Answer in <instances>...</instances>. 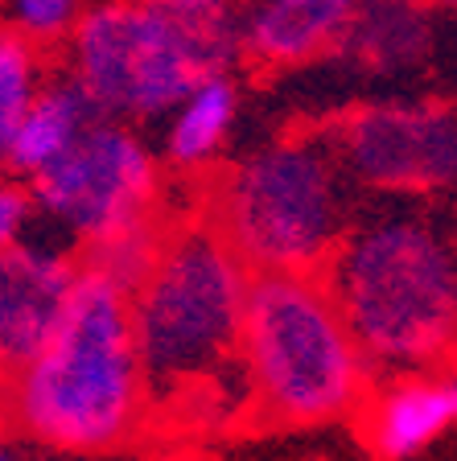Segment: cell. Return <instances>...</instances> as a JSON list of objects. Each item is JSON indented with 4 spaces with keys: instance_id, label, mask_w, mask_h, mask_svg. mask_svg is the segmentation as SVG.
<instances>
[{
    "instance_id": "3957f363",
    "label": "cell",
    "mask_w": 457,
    "mask_h": 461,
    "mask_svg": "<svg viewBox=\"0 0 457 461\" xmlns=\"http://www.w3.org/2000/svg\"><path fill=\"white\" fill-rule=\"evenodd\" d=\"M9 412L29 437L58 449H112L149 408L133 293L83 264L70 305L25 371L9 379Z\"/></svg>"
},
{
    "instance_id": "9c48e42d",
    "label": "cell",
    "mask_w": 457,
    "mask_h": 461,
    "mask_svg": "<svg viewBox=\"0 0 457 461\" xmlns=\"http://www.w3.org/2000/svg\"><path fill=\"white\" fill-rule=\"evenodd\" d=\"M75 280L78 264L33 243H17L0 256V375L13 379L46 350Z\"/></svg>"
},
{
    "instance_id": "44dd1931",
    "label": "cell",
    "mask_w": 457,
    "mask_h": 461,
    "mask_svg": "<svg viewBox=\"0 0 457 461\" xmlns=\"http://www.w3.org/2000/svg\"><path fill=\"white\" fill-rule=\"evenodd\" d=\"M0 461H9V457H5V453H0Z\"/></svg>"
},
{
    "instance_id": "52a82bcc",
    "label": "cell",
    "mask_w": 457,
    "mask_h": 461,
    "mask_svg": "<svg viewBox=\"0 0 457 461\" xmlns=\"http://www.w3.org/2000/svg\"><path fill=\"white\" fill-rule=\"evenodd\" d=\"M157 161L141 136H133L120 120H96L29 182V194L50 219L87 243H99L157 219Z\"/></svg>"
},
{
    "instance_id": "5b68a950",
    "label": "cell",
    "mask_w": 457,
    "mask_h": 461,
    "mask_svg": "<svg viewBox=\"0 0 457 461\" xmlns=\"http://www.w3.org/2000/svg\"><path fill=\"white\" fill-rule=\"evenodd\" d=\"M359 190L334 128L256 149L215 190L210 219L251 272H325L359 214Z\"/></svg>"
},
{
    "instance_id": "ba28073f",
    "label": "cell",
    "mask_w": 457,
    "mask_h": 461,
    "mask_svg": "<svg viewBox=\"0 0 457 461\" xmlns=\"http://www.w3.org/2000/svg\"><path fill=\"white\" fill-rule=\"evenodd\" d=\"M334 136L362 190L441 198L457 185V104H367L343 115Z\"/></svg>"
},
{
    "instance_id": "ac0fdd59",
    "label": "cell",
    "mask_w": 457,
    "mask_h": 461,
    "mask_svg": "<svg viewBox=\"0 0 457 461\" xmlns=\"http://www.w3.org/2000/svg\"><path fill=\"white\" fill-rule=\"evenodd\" d=\"M29 206H33V194L0 182V256L9 248H17V235L29 219Z\"/></svg>"
},
{
    "instance_id": "ffe728a7",
    "label": "cell",
    "mask_w": 457,
    "mask_h": 461,
    "mask_svg": "<svg viewBox=\"0 0 457 461\" xmlns=\"http://www.w3.org/2000/svg\"><path fill=\"white\" fill-rule=\"evenodd\" d=\"M425 5H457V0H425Z\"/></svg>"
},
{
    "instance_id": "7a4b0ae2",
    "label": "cell",
    "mask_w": 457,
    "mask_h": 461,
    "mask_svg": "<svg viewBox=\"0 0 457 461\" xmlns=\"http://www.w3.org/2000/svg\"><path fill=\"white\" fill-rule=\"evenodd\" d=\"M251 276L210 214L169 227L149 280L133 293L149 408L190 420L210 392L223 395V379L243 371Z\"/></svg>"
},
{
    "instance_id": "8fae6325",
    "label": "cell",
    "mask_w": 457,
    "mask_h": 461,
    "mask_svg": "<svg viewBox=\"0 0 457 461\" xmlns=\"http://www.w3.org/2000/svg\"><path fill=\"white\" fill-rule=\"evenodd\" d=\"M453 416V403H449L445 379H420L408 375L400 384L383 387L379 395L367 408V420H362V437L371 441V449L388 461H400L420 453L429 441H437L441 432L449 429Z\"/></svg>"
},
{
    "instance_id": "8992f818",
    "label": "cell",
    "mask_w": 457,
    "mask_h": 461,
    "mask_svg": "<svg viewBox=\"0 0 457 461\" xmlns=\"http://www.w3.org/2000/svg\"><path fill=\"white\" fill-rule=\"evenodd\" d=\"M243 29L190 17L173 0H112L70 33V75L104 120L165 115L210 75H227Z\"/></svg>"
},
{
    "instance_id": "30bf717a",
    "label": "cell",
    "mask_w": 457,
    "mask_h": 461,
    "mask_svg": "<svg viewBox=\"0 0 457 461\" xmlns=\"http://www.w3.org/2000/svg\"><path fill=\"white\" fill-rule=\"evenodd\" d=\"M362 0H248L243 50L264 67H297L346 41Z\"/></svg>"
},
{
    "instance_id": "4fadbf2b",
    "label": "cell",
    "mask_w": 457,
    "mask_h": 461,
    "mask_svg": "<svg viewBox=\"0 0 457 461\" xmlns=\"http://www.w3.org/2000/svg\"><path fill=\"white\" fill-rule=\"evenodd\" d=\"M429 17L412 0H362L338 54H351L367 70L396 75V70L420 67L429 54Z\"/></svg>"
},
{
    "instance_id": "e0dca14e",
    "label": "cell",
    "mask_w": 457,
    "mask_h": 461,
    "mask_svg": "<svg viewBox=\"0 0 457 461\" xmlns=\"http://www.w3.org/2000/svg\"><path fill=\"white\" fill-rule=\"evenodd\" d=\"M13 17V29H21L33 41H58L70 38L78 25V0H5Z\"/></svg>"
},
{
    "instance_id": "6da1fadb",
    "label": "cell",
    "mask_w": 457,
    "mask_h": 461,
    "mask_svg": "<svg viewBox=\"0 0 457 461\" xmlns=\"http://www.w3.org/2000/svg\"><path fill=\"white\" fill-rule=\"evenodd\" d=\"M375 371L457 363V211L429 194H375L325 264Z\"/></svg>"
},
{
    "instance_id": "2e32d148",
    "label": "cell",
    "mask_w": 457,
    "mask_h": 461,
    "mask_svg": "<svg viewBox=\"0 0 457 461\" xmlns=\"http://www.w3.org/2000/svg\"><path fill=\"white\" fill-rule=\"evenodd\" d=\"M165 235H169V227H165L161 219H149V222H141V227H133V230L112 235V240L87 243V259H83V264L107 272V276H112L120 288L136 293V288L149 280L157 256H161Z\"/></svg>"
},
{
    "instance_id": "9a60e30c",
    "label": "cell",
    "mask_w": 457,
    "mask_h": 461,
    "mask_svg": "<svg viewBox=\"0 0 457 461\" xmlns=\"http://www.w3.org/2000/svg\"><path fill=\"white\" fill-rule=\"evenodd\" d=\"M41 86L46 83H41L38 41L25 38L21 29H0V165Z\"/></svg>"
},
{
    "instance_id": "d6986e66",
    "label": "cell",
    "mask_w": 457,
    "mask_h": 461,
    "mask_svg": "<svg viewBox=\"0 0 457 461\" xmlns=\"http://www.w3.org/2000/svg\"><path fill=\"white\" fill-rule=\"evenodd\" d=\"M445 392H449V403H453V416H457V375L445 379Z\"/></svg>"
},
{
    "instance_id": "5bb4252c",
    "label": "cell",
    "mask_w": 457,
    "mask_h": 461,
    "mask_svg": "<svg viewBox=\"0 0 457 461\" xmlns=\"http://www.w3.org/2000/svg\"><path fill=\"white\" fill-rule=\"evenodd\" d=\"M235 83L227 75L202 78L190 95L173 107L169 136H165V149H169L173 161L194 169V165L219 153L231 124H235Z\"/></svg>"
},
{
    "instance_id": "277c9868",
    "label": "cell",
    "mask_w": 457,
    "mask_h": 461,
    "mask_svg": "<svg viewBox=\"0 0 457 461\" xmlns=\"http://www.w3.org/2000/svg\"><path fill=\"white\" fill-rule=\"evenodd\" d=\"M243 371L260 424H330L359 412L371 358L325 272H256L243 317Z\"/></svg>"
},
{
    "instance_id": "7c38bea8",
    "label": "cell",
    "mask_w": 457,
    "mask_h": 461,
    "mask_svg": "<svg viewBox=\"0 0 457 461\" xmlns=\"http://www.w3.org/2000/svg\"><path fill=\"white\" fill-rule=\"evenodd\" d=\"M96 120H104V115L91 104V95L78 86L75 75L58 78V83H46L41 95L33 99V107H29V115L21 120L5 165L33 182V177H38L41 169H50Z\"/></svg>"
}]
</instances>
